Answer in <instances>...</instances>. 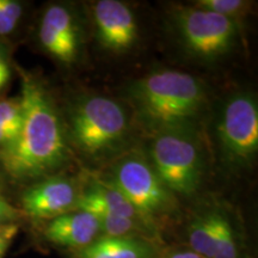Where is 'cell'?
<instances>
[{
    "instance_id": "1",
    "label": "cell",
    "mask_w": 258,
    "mask_h": 258,
    "mask_svg": "<svg viewBox=\"0 0 258 258\" xmlns=\"http://www.w3.org/2000/svg\"><path fill=\"white\" fill-rule=\"evenodd\" d=\"M18 72L23 121L16 140L0 152V163L16 180L49 177L70 159L64 120L46 84L34 73Z\"/></svg>"
},
{
    "instance_id": "2",
    "label": "cell",
    "mask_w": 258,
    "mask_h": 258,
    "mask_svg": "<svg viewBox=\"0 0 258 258\" xmlns=\"http://www.w3.org/2000/svg\"><path fill=\"white\" fill-rule=\"evenodd\" d=\"M134 118L146 133L178 127H196L207 104L202 80L178 70L148 73L127 90Z\"/></svg>"
},
{
    "instance_id": "3",
    "label": "cell",
    "mask_w": 258,
    "mask_h": 258,
    "mask_svg": "<svg viewBox=\"0 0 258 258\" xmlns=\"http://www.w3.org/2000/svg\"><path fill=\"white\" fill-rule=\"evenodd\" d=\"M64 125L70 146L91 161L122 154L132 132L124 106L102 95L77 98L69 108Z\"/></svg>"
},
{
    "instance_id": "4",
    "label": "cell",
    "mask_w": 258,
    "mask_h": 258,
    "mask_svg": "<svg viewBox=\"0 0 258 258\" xmlns=\"http://www.w3.org/2000/svg\"><path fill=\"white\" fill-rule=\"evenodd\" d=\"M146 154L151 165L172 194L191 195L200 188L205 169L196 127H178L151 135Z\"/></svg>"
},
{
    "instance_id": "5",
    "label": "cell",
    "mask_w": 258,
    "mask_h": 258,
    "mask_svg": "<svg viewBox=\"0 0 258 258\" xmlns=\"http://www.w3.org/2000/svg\"><path fill=\"white\" fill-rule=\"evenodd\" d=\"M172 22L185 51L203 61L227 55L239 36V22L194 5L177 6Z\"/></svg>"
},
{
    "instance_id": "6",
    "label": "cell",
    "mask_w": 258,
    "mask_h": 258,
    "mask_svg": "<svg viewBox=\"0 0 258 258\" xmlns=\"http://www.w3.org/2000/svg\"><path fill=\"white\" fill-rule=\"evenodd\" d=\"M106 180L143 217L152 221L157 215L165 214L176 207L175 194L166 188L145 153H122L111 165Z\"/></svg>"
},
{
    "instance_id": "7",
    "label": "cell",
    "mask_w": 258,
    "mask_h": 258,
    "mask_svg": "<svg viewBox=\"0 0 258 258\" xmlns=\"http://www.w3.org/2000/svg\"><path fill=\"white\" fill-rule=\"evenodd\" d=\"M217 141L221 159L232 169H244L258 152V104L250 92L228 97L217 122Z\"/></svg>"
},
{
    "instance_id": "8",
    "label": "cell",
    "mask_w": 258,
    "mask_h": 258,
    "mask_svg": "<svg viewBox=\"0 0 258 258\" xmlns=\"http://www.w3.org/2000/svg\"><path fill=\"white\" fill-rule=\"evenodd\" d=\"M37 38L42 49L62 66L72 67L82 55V27L78 15L67 4L53 3L44 9Z\"/></svg>"
},
{
    "instance_id": "9",
    "label": "cell",
    "mask_w": 258,
    "mask_h": 258,
    "mask_svg": "<svg viewBox=\"0 0 258 258\" xmlns=\"http://www.w3.org/2000/svg\"><path fill=\"white\" fill-rule=\"evenodd\" d=\"M97 42L103 49L122 54L137 44L139 28L131 6L120 0H98L91 6Z\"/></svg>"
},
{
    "instance_id": "10",
    "label": "cell",
    "mask_w": 258,
    "mask_h": 258,
    "mask_svg": "<svg viewBox=\"0 0 258 258\" xmlns=\"http://www.w3.org/2000/svg\"><path fill=\"white\" fill-rule=\"evenodd\" d=\"M79 190L73 179L49 176L25 190L21 198L24 213L37 220H53L76 209Z\"/></svg>"
},
{
    "instance_id": "11",
    "label": "cell",
    "mask_w": 258,
    "mask_h": 258,
    "mask_svg": "<svg viewBox=\"0 0 258 258\" xmlns=\"http://www.w3.org/2000/svg\"><path fill=\"white\" fill-rule=\"evenodd\" d=\"M101 233L96 215L85 211L69 212L49 221L44 235L53 244L78 251L88 246Z\"/></svg>"
},
{
    "instance_id": "12",
    "label": "cell",
    "mask_w": 258,
    "mask_h": 258,
    "mask_svg": "<svg viewBox=\"0 0 258 258\" xmlns=\"http://www.w3.org/2000/svg\"><path fill=\"white\" fill-rule=\"evenodd\" d=\"M76 209L89 212L93 215H115L150 220L143 217L132 206V203L106 179L95 180L88 186V189L80 192Z\"/></svg>"
},
{
    "instance_id": "13",
    "label": "cell",
    "mask_w": 258,
    "mask_h": 258,
    "mask_svg": "<svg viewBox=\"0 0 258 258\" xmlns=\"http://www.w3.org/2000/svg\"><path fill=\"white\" fill-rule=\"evenodd\" d=\"M74 258H159L152 240L101 235L88 246L74 251Z\"/></svg>"
},
{
    "instance_id": "14",
    "label": "cell",
    "mask_w": 258,
    "mask_h": 258,
    "mask_svg": "<svg viewBox=\"0 0 258 258\" xmlns=\"http://www.w3.org/2000/svg\"><path fill=\"white\" fill-rule=\"evenodd\" d=\"M214 232V258H240V246L233 225L221 209L209 211Z\"/></svg>"
},
{
    "instance_id": "15",
    "label": "cell",
    "mask_w": 258,
    "mask_h": 258,
    "mask_svg": "<svg viewBox=\"0 0 258 258\" xmlns=\"http://www.w3.org/2000/svg\"><path fill=\"white\" fill-rule=\"evenodd\" d=\"M190 250L203 258H214V232L209 211L196 215L188 228Z\"/></svg>"
},
{
    "instance_id": "16",
    "label": "cell",
    "mask_w": 258,
    "mask_h": 258,
    "mask_svg": "<svg viewBox=\"0 0 258 258\" xmlns=\"http://www.w3.org/2000/svg\"><path fill=\"white\" fill-rule=\"evenodd\" d=\"M251 5L252 3L245 0H198L194 3L196 8L208 10L238 22L250 11Z\"/></svg>"
},
{
    "instance_id": "17",
    "label": "cell",
    "mask_w": 258,
    "mask_h": 258,
    "mask_svg": "<svg viewBox=\"0 0 258 258\" xmlns=\"http://www.w3.org/2000/svg\"><path fill=\"white\" fill-rule=\"evenodd\" d=\"M22 121H23V106H22L21 97L0 99V128L5 129L15 140L21 131Z\"/></svg>"
},
{
    "instance_id": "18",
    "label": "cell",
    "mask_w": 258,
    "mask_h": 258,
    "mask_svg": "<svg viewBox=\"0 0 258 258\" xmlns=\"http://www.w3.org/2000/svg\"><path fill=\"white\" fill-rule=\"evenodd\" d=\"M24 17V4L17 0H0V38L12 35Z\"/></svg>"
},
{
    "instance_id": "19",
    "label": "cell",
    "mask_w": 258,
    "mask_h": 258,
    "mask_svg": "<svg viewBox=\"0 0 258 258\" xmlns=\"http://www.w3.org/2000/svg\"><path fill=\"white\" fill-rule=\"evenodd\" d=\"M19 213L17 209L12 207L10 203L0 194V227L3 226H10L18 218Z\"/></svg>"
},
{
    "instance_id": "20",
    "label": "cell",
    "mask_w": 258,
    "mask_h": 258,
    "mask_svg": "<svg viewBox=\"0 0 258 258\" xmlns=\"http://www.w3.org/2000/svg\"><path fill=\"white\" fill-rule=\"evenodd\" d=\"M15 234L14 226H3L0 227V258L4 257V254L8 250L10 241H11L12 235Z\"/></svg>"
},
{
    "instance_id": "21",
    "label": "cell",
    "mask_w": 258,
    "mask_h": 258,
    "mask_svg": "<svg viewBox=\"0 0 258 258\" xmlns=\"http://www.w3.org/2000/svg\"><path fill=\"white\" fill-rule=\"evenodd\" d=\"M161 258H203L198 254L196 252H194L191 250H178V251H173L166 256L161 257Z\"/></svg>"
},
{
    "instance_id": "22",
    "label": "cell",
    "mask_w": 258,
    "mask_h": 258,
    "mask_svg": "<svg viewBox=\"0 0 258 258\" xmlns=\"http://www.w3.org/2000/svg\"><path fill=\"white\" fill-rule=\"evenodd\" d=\"M10 76H11V69H10V64L5 63L3 66H0V90H2L6 84L9 83Z\"/></svg>"
},
{
    "instance_id": "23",
    "label": "cell",
    "mask_w": 258,
    "mask_h": 258,
    "mask_svg": "<svg viewBox=\"0 0 258 258\" xmlns=\"http://www.w3.org/2000/svg\"><path fill=\"white\" fill-rule=\"evenodd\" d=\"M9 63V50L3 42H0V66Z\"/></svg>"
}]
</instances>
